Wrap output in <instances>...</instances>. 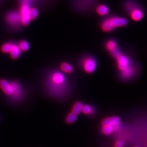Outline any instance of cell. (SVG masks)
Instances as JSON below:
<instances>
[{
  "mask_svg": "<svg viewBox=\"0 0 147 147\" xmlns=\"http://www.w3.org/2000/svg\"><path fill=\"white\" fill-rule=\"evenodd\" d=\"M20 53H21V50L19 49L18 45L13 44L9 53L10 54V56L11 58L14 59H16L19 57L20 55Z\"/></svg>",
  "mask_w": 147,
  "mask_h": 147,
  "instance_id": "obj_11",
  "label": "cell"
},
{
  "mask_svg": "<svg viewBox=\"0 0 147 147\" xmlns=\"http://www.w3.org/2000/svg\"><path fill=\"white\" fill-rule=\"evenodd\" d=\"M30 6L28 4L23 3L21 6V10L20 13L21 24L24 26H27L31 21L30 19L29 12H30Z\"/></svg>",
  "mask_w": 147,
  "mask_h": 147,
  "instance_id": "obj_4",
  "label": "cell"
},
{
  "mask_svg": "<svg viewBox=\"0 0 147 147\" xmlns=\"http://www.w3.org/2000/svg\"><path fill=\"white\" fill-rule=\"evenodd\" d=\"M96 12L100 16H104L107 15L109 13V8L106 5H98L96 8Z\"/></svg>",
  "mask_w": 147,
  "mask_h": 147,
  "instance_id": "obj_13",
  "label": "cell"
},
{
  "mask_svg": "<svg viewBox=\"0 0 147 147\" xmlns=\"http://www.w3.org/2000/svg\"><path fill=\"white\" fill-rule=\"evenodd\" d=\"M124 143L121 140H118L115 143L113 147H124Z\"/></svg>",
  "mask_w": 147,
  "mask_h": 147,
  "instance_id": "obj_21",
  "label": "cell"
},
{
  "mask_svg": "<svg viewBox=\"0 0 147 147\" xmlns=\"http://www.w3.org/2000/svg\"><path fill=\"white\" fill-rule=\"evenodd\" d=\"M81 65L84 71L88 74L94 73L97 67L96 59L90 56L85 57L82 59Z\"/></svg>",
  "mask_w": 147,
  "mask_h": 147,
  "instance_id": "obj_2",
  "label": "cell"
},
{
  "mask_svg": "<svg viewBox=\"0 0 147 147\" xmlns=\"http://www.w3.org/2000/svg\"><path fill=\"white\" fill-rule=\"evenodd\" d=\"M107 20L112 30L116 28L125 26L128 24V21L126 18L119 16L111 17L107 19Z\"/></svg>",
  "mask_w": 147,
  "mask_h": 147,
  "instance_id": "obj_3",
  "label": "cell"
},
{
  "mask_svg": "<svg viewBox=\"0 0 147 147\" xmlns=\"http://www.w3.org/2000/svg\"><path fill=\"white\" fill-rule=\"evenodd\" d=\"M13 44H14L13 43L11 42H6V43L3 44L1 47V51L2 53H9Z\"/></svg>",
  "mask_w": 147,
  "mask_h": 147,
  "instance_id": "obj_16",
  "label": "cell"
},
{
  "mask_svg": "<svg viewBox=\"0 0 147 147\" xmlns=\"http://www.w3.org/2000/svg\"><path fill=\"white\" fill-rule=\"evenodd\" d=\"M7 22L13 26H18L21 24L20 13L16 11H11L6 16Z\"/></svg>",
  "mask_w": 147,
  "mask_h": 147,
  "instance_id": "obj_7",
  "label": "cell"
},
{
  "mask_svg": "<svg viewBox=\"0 0 147 147\" xmlns=\"http://www.w3.org/2000/svg\"><path fill=\"white\" fill-rule=\"evenodd\" d=\"M78 118V115L73 112H70L65 118V122L68 124H72L76 121Z\"/></svg>",
  "mask_w": 147,
  "mask_h": 147,
  "instance_id": "obj_15",
  "label": "cell"
},
{
  "mask_svg": "<svg viewBox=\"0 0 147 147\" xmlns=\"http://www.w3.org/2000/svg\"><path fill=\"white\" fill-rule=\"evenodd\" d=\"M61 70L65 73L70 74L73 72V67L71 64L67 62H63L60 65Z\"/></svg>",
  "mask_w": 147,
  "mask_h": 147,
  "instance_id": "obj_12",
  "label": "cell"
},
{
  "mask_svg": "<svg viewBox=\"0 0 147 147\" xmlns=\"http://www.w3.org/2000/svg\"><path fill=\"white\" fill-rule=\"evenodd\" d=\"M18 47L21 51H26L30 48V45L26 40H22L19 43Z\"/></svg>",
  "mask_w": 147,
  "mask_h": 147,
  "instance_id": "obj_18",
  "label": "cell"
},
{
  "mask_svg": "<svg viewBox=\"0 0 147 147\" xmlns=\"http://www.w3.org/2000/svg\"><path fill=\"white\" fill-rule=\"evenodd\" d=\"M30 19L31 20H35L38 16V11L36 8H32L30 9L29 12Z\"/></svg>",
  "mask_w": 147,
  "mask_h": 147,
  "instance_id": "obj_19",
  "label": "cell"
},
{
  "mask_svg": "<svg viewBox=\"0 0 147 147\" xmlns=\"http://www.w3.org/2000/svg\"><path fill=\"white\" fill-rule=\"evenodd\" d=\"M138 147V146H135V147Z\"/></svg>",
  "mask_w": 147,
  "mask_h": 147,
  "instance_id": "obj_22",
  "label": "cell"
},
{
  "mask_svg": "<svg viewBox=\"0 0 147 147\" xmlns=\"http://www.w3.org/2000/svg\"><path fill=\"white\" fill-rule=\"evenodd\" d=\"M115 129V128L113 126L106 125V126H102L101 131L105 135H109L113 132Z\"/></svg>",
  "mask_w": 147,
  "mask_h": 147,
  "instance_id": "obj_17",
  "label": "cell"
},
{
  "mask_svg": "<svg viewBox=\"0 0 147 147\" xmlns=\"http://www.w3.org/2000/svg\"><path fill=\"white\" fill-rule=\"evenodd\" d=\"M127 10L133 20L139 21L141 20L143 17V13L142 10L135 6H127Z\"/></svg>",
  "mask_w": 147,
  "mask_h": 147,
  "instance_id": "obj_6",
  "label": "cell"
},
{
  "mask_svg": "<svg viewBox=\"0 0 147 147\" xmlns=\"http://www.w3.org/2000/svg\"><path fill=\"white\" fill-rule=\"evenodd\" d=\"M52 82L57 86H61L64 84L65 82V77L63 74L59 72H56L51 76Z\"/></svg>",
  "mask_w": 147,
  "mask_h": 147,
  "instance_id": "obj_10",
  "label": "cell"
},
{
  "mask_svg": "<svg viewBox=\"0 0 147 147\" xmlns=\"http://www.w3.org/2000/svg\"><path fill=\"white\" fill-rule=\"evenodd\" d=\"M0 88L7 95L12 96L13 94L14 88L13 84L5 79L0 80Z\"/></svg>",
  "mask_w": 147,
  "mask_h": 147,
  "instance_id": "obj_8",
  "label": "cell"
},
{
  "mask_svg": "<svg viewBox=\"0 0 147 147\" xmlns=\"http://www.w3.org/2000/svg\"><path fill=\"white\" fill-rule=\"evenodd\" d=\"M105 46L107 50L110 53L112 57L115 58L118 57L121 53V51L118 47V44L115 40H109L106 43Z\"/></svg>",
  "mask_w": 147,
  "mask_h": 147,
  "instance_id": "obj_5",
  "label": "cell"
},
{
  "mask_svg": "<svg viewBox=\"0 0 147 147\" xmlns=\"http://www.w3.org/2000/svg\"><path fill=\"white\" fill-rule=\"evenodd\" d=\"M121 118L118 116H112L106 118L102 121V126H112L113 127L117 126L121 123Z\"/></svg>",
  "mask_w": 147,
  "mask_h": 147,
  "instance_id": "obj_9",
  "label": "cell"
},
{
  "mask_svg": "<svg viewBox=\"0 0 147 147\" xmlns=\"http://www.w3.org/2000/svg\"><path fill=\"white\" fill-rule=\"evenodd\" d=\"M93 112V108L90 105H83L82 109V112L86 115H90Z\"/></svg>",
  "mask_w": 147,
  "mask_h": 147,
  "instance_id": "obj_20",
  "label": "cell"
},
{
  "mask_svg": "<svg viewBox=\"0 0 147 147\" xmlns=\"http://www.w3.org/2000/svg\"><path fill=\"white\" fill-rule=\"evenodd\" d=\"M117 68L120 71L121 78L129 80L133 78L136 72V69L132 64L130 58L121 53L116 57Z\"/></svg>",
  "mask_w": 147,
  "mask_h": 147,
  "instance_id": "obj_1",
  "label": "cell"
},
{
  "mask_svg": "<svg viewBox=\"0 0 147 147\" xmlns=\"http://www.w3.org/2000/svg\"><path fill=\"white\" fill-rule=\"evenodd\" d=\"M83 104L82 102L80 101H76L74 104L71 112H73L76 115H78L81 112H82V109Z\"/></svg>",
  "mask_w": 147,
  "mask_h": 147,
  "instance_id": "obj_14",
  "label": "cell"
}]
</instances>
